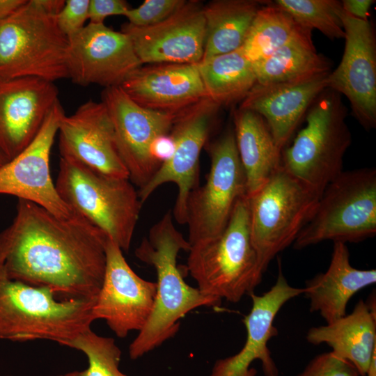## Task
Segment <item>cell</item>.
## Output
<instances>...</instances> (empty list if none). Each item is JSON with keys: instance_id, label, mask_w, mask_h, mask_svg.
Wrapping results in <instances>:
<instances>
[{"instance_id": "obj_1", "label": "cell", "mask_w": 376, "mask_h": 376, "mask_svg": "<svg viewBox=\"0 0 376 376\" xmlns=\"http://www.w3.org/2000/svg\"><path fill=\"white\" fill-rule=\"evenodd\" d=\"M107 239L75 212L60 217L18 199L12 224L0 233V267L10 279L47 288L60 298L96 301Z\"/></svg>"}, {"instance_id": "obj_2", "label": "cell", "mask_w": 376, "mask_h": 376, "mask_svg": "<svg viewBox=\"0 0 376 376\" xmlns=\"http://www.w3.org/2000/svg\"><path fill=\"white\" fill-rule=\"evenodd\" d=\"M173 218L171 211L166 212L135 249L139 260L154 267L157 281L152 312L129 347L132 359L173 338L180 329V320L191 311L221 304V299L203 294L184 281L177 258L180 251H189L191 245L175 227Z\"/></svg>"}, {"instance_id": "obj_3", "label": "cell", "mask_w": 376, "mask_h": 376, "mask_svg": "<svg viewBox=\"0 0 376 376\" xmlns=\"http://www.w3.org/2000/svg\"><path fill=\"white\" fill-rule=\"evenodd\" d=\"M63 0H26L0 20V78H68V38L56 15Z\"/></svg>"}, {"instance_id": "obj_4", "label": "cell", "mask_w": 376, "mask_h": 376, "mask_svg": "<svg viewBox=\"0 0 376 376\" xmlns=\"http://www.w3.org/2000/svg\"><path fill=\"white\" fill-rule=\"evenodd\" d=\"M95 302L60 298L47 288L10 279L0 267V340L67 346L91 329Z\"/></svg>"}, {"instance_id": "obj_5", "label": "cell", "mask_w": 376, "mask_h": 376, "mask_svg": "<svg viewBox=\"0 0 376 376\" xmlns=\"http://www.w3.org/2000/svg\"><path fill=\"white\" fill-rule=\"evenodd\" d=\"M249 228L246 195L237 201L221 233L191 245L187 268L203 294L237 303L260 284L264 272Z\"/></svg>"}, {"instance_id": "obj_6", "label": "cell", "mask_w": 376, "mask_h": 376, "mask_svg": "<svg viewBox=\"0 0 376 376\" xmlns=\"http://www.w3.org/2000/svg\"><path fill=\"white\" fill-rule=\"evenodd\" d=\"M75 212L127 251L143 203L129 178H113L73 159L61 157L55 183Z\"/></svg>"}, {"instance_id": "obj_7", "label": "cell", "mask_w": 376, "mask_h": 376, "mask_svg": "<svg viewBox=\"0 0 376 376\" xmlns=\"http://www.w3.org/2000/svg\"><path fill=\"white\" fill-rule=\"evenodd\" d=\"M347 115L341 95L324 90L308 108L306 125L283 149L281 167L322 193L343 171V157L352 143Z\"/></svg>"}, {"instance_id": "obj_8", "label": "cell", "mask_w": 376, "mask_h": 376, "mask_svg": "<svg viewBox=\"0 0 376 376\" xmlns=\"http://www.w3.org/2000/svg\"><path fill=\"white\" fill-rule=\"evenodd\" d=\"M321 194L281 166L248 196L251 239L263 272L310 221Z\"/></svg>"}, {"instance_id": "obj_9", "label": "cell", "mask_w": 376, "mask_h": 376, "mask_svg": "<svg viewBox=\"0 0 376 376\" xmlns=\"http://www.w3.org/2000/svg\"><path fill=\"white\" fill-rule=\"evenodd\" d=\"M375 234V169L343 171L323 190L293 246L302 249L326 240L357 243Z\"/></svg>"}, {"instance_id": "obj_10", "label": "cell", "mask_w": 376, "mask_h": 376, "mask_svg": "<svg viewBox=\"0 0 376 376\" xmlns=\"http://www.w3.org/2000/svg\"><path fill=\"white\" fill-rule=\"evenodd\" d=\"M208 152L210 168L206 182L191 191L187 202L190 245L221 233L237 201L246 195V178L233 130L209 145Z\"/></svg>"}, {"instance_id": "obj_11", "label": "cell", "mask_w": 376, "mask_h": 376, "mask_svg": "<svg viewBox=\"0 0 376 376\" xmlns=\"http://www.w3.org/2000/svg\"><path fill=\"white\" fill-rule=\"evenodd\" d=\"M102 102L110 115L129 180L141 189L161 166L152 155V145L157 137L169 134L176 118L141 107L120 86L104 88Z\"/></svg>"}, {"instance_id": "obj_12", "label": "cell", "mask_w": 376, "mask_h": 376, "mask_svg": "<svg viewBox=\"0 0 376 376\" xmlns=\"http://www.w3.org/2000/svg\"><path fill=\"white\" fill-rule=\"evenodd\" d=\"M142 65L127 34L88 23L68 38V78L76 84L120 86Z\"/></svg>"}, {"instance_id": "obj_13", "label": "cell", "mask_w": 376, "mask_h": 376, "mask_svg": "<svg viewBox=\"0 0 376 376\" xmlns=\"http://www.w3.org/2000/svg\"><path fill=\"white\" fill-rule=\"evenodd\" d=\"M218 108L207 98L175 119L171 133L175 142L171 157L138 191L143 203L159 186L175 183L178 193L172 214L180 224H186L187 199L191 191L198 186L199 157Z\"/></svg>"}, {"instance_id": "obj_14", "label": "cell", "mask_w": 376, "mask_h": 376, "mask_svg": "<svg viewBox=\"0 0 376 376\" xmlns=\"http://www.w3.org/2000/svg\"><path fill=\"white\" fill-rule=\"evenodd\" d=\"M345 48L337 68L327 77L328 88L348 100L352 114L366 130L376 127V38L369 21L344 11Z\"/></svg>"}, {"instance_id": "obj_15", "label": "cell", "mask_w": 376, "mask_h": 376, "mask_svg": "<svg viewBox=\"0 0 376 376\" xmlns=\"http://www.w3.org/2000/svg\"><path fill=\"white\" fill-rule=\"evenodd\" d=\"M64 114L58 100L34 139L0 166V195L34 203L60 217H68L73 212L58 195L49 169L51 150Z\"/></svg>"}, {"instance_id": "obj_16", "label": "cell", "mask_w": 376, "mask_h": 376, "mask_svg": "<svg viewBox=\"0 0 376 376\" xmlns=\"http://www.w3.org/2000/svg\"><path fill=\"white\" fill-rule=\"evenodd\" d=\"M156 290V282L138 276L121 249L108 237L104 281L93 308L95 320H105L118 338L139 331L152 312Z\"/></svg>"}, {"instance_id": "obj_17", "label": "cell", "mask_w": 376, "mask_h": 376, "mask_svg": "<svg viewBox=\"0 0 376 376\" xmlns=\"http://www.w3.org/2000/svg\"><path fill=\"white\" fill-rule=\"evenodd\" d=\"M121 31L130 38L142 65L197 64L204 52L205 21L199 1L185 4L162 22L148 26L129 23Z\"/></svg>"}, {"instance_id": "obj_18", "label": "cell", "mask_w": 376, "mask_h": 376, "mask_svg": "<svg viewBox=\"0 0 376 376\" xmlns=\"http://www.w3.org/2000/svg\"><path fill=\"white\" fill-rule=\"evenodd\" d=\"M304 292V288L288 283L279 260L276 281L271 288L260 295H249L252 306L242 320L246 331L242 348L233 356L217 360L210 376H258L257 370L251 368L256 360L260 361L264 376H279V369L268 348L269 340L278 335L274 319L286 302Z\"/></svg>"}, {"instance_id": "obj_19", "label": "cell", "mask_w": 376, "mask_h": 376, "mask_svg": "<svg viewBox=\"0 0 376 376\" xmlns=\"http://www.w3.org/2000/svg\"><path fill=\"white\" fill-rule=\"evenodd\" d=\"M61 157L79 162L106 175L129 178L120 157L113 125L105 104L88 100L61 119Z\"/></svg>"}, {"instance_id": "obj_20", "label": "cell", "mask_w": 376, "mask_h": 376, "mask_svg": "<svg viewBox=\"0 0 376 376\" xmlns=\"http://www.w3.org/2000/svg\"><path fill=\"white\" fill-rule=\"evenodd\" d=\"M58 96L54 82L0 78V152L8 161L34 139Z\"/></svg>"}, {"instance_id": "obj_21", "label": "cell", "mask_w": 376, "mask_h": 376, "mask_svg": "<svg viewBox=\"0 0 376 376\" xmlns=\"http://www.w3.org/2000/svg\"><path fill=\"white\" fill-rule=\"evenodd\" d=\"M138 105L176 118L207 99L197 64H148L120 85Z\"/></svg>"}, {"instance_id": "obj_22", "label": "cell", "mask_w": 376, "mask_h": 376, "mask_svg": "<svg viewBox=\"0 0 376 376\" xmlns=\"http://www.w3.org/2000/svg\"><path fill=\"white\" fill-rule=\"evenodd\" d=\"M329 74L291 82L256 84L239 108L251 110L264 118L282 152L313 102L328 88Z\"/></svg>"}, {"instance_id": "obj_23", "label": "cell", "mask_w": 376, "mask_h": 376, "mask_svg": "<svg viewBox=\"0 0 376 376\" xmlns=\"http://www.w3.org/2000/svg\"><path fill=\"white\" fill-rule=\"evenodd\" d=\"M375 282L376 270L354 267L346 244L336 242L329 267L306 281L303 295L309 299L310 311L328 324L345 316L350 299Z\"/></svg>"}, {"instance_id": "obj_24", "label": "cell", "mask_w": 376, "mask_h": 376, "mask_svg": "<svg viewBox=\"0 0 376 376\" xmlns=\"http://www.w3.org/2000/svg\"><path fill=\"white\" fill-rule=\"evenodd\" d=\"M375 296L360 299L352 312L324 325L310 328L306 340L310 344H326L335 355L350 363L359 376H366L376 351Z\"/></svg>"}, {"instance_id": "obj_25", "label": "cell", "mask_w": 376, "mask_h": 376, "mask_svg": "<svg viewBox=\"0 0 376 376\" xmlns=\"http://www.w3.org/2000/svg\"><path fill=\"white\" fill-rule=\"evenodd\" d=\"M233 116L235 144L250 196L281 167V151L259 114L238 108Z\"/></svg>"}, {"instance_id": "obj_26", "label": "cell", "mask_w": 376, "mask_h": 376, "mask_svg": "<svg viewBox=\"0 0 376 376\" xmlns=\"http://www.w3.org/2000/svg\"><path fill=\"white\" fill-rule=\"evenodd\" d=\"M263 4L256 0H214L203 6L205 36L202 60L240 49Z\"/></svg>"}, {"instance_id": "obj_27", "label": "cell", "mask_w": 376, "mask_h": 376, "mask_svg": "<svg viewBox=\"0 0 376 376\" xmlns=\"http://www.w3.org/2000/svg\"><path fill=\"white\" fill-rule=\"evenodd\" d=\"M207 97L217 105L242 101L256 84L253 63L240 49L197 63Z\"/></svg>"}, {"instance_id": "obj_28", "label": "cell", "mask_w": 376, "mask_h": 376, "mask_svg": "<svg viewBox=\"0 0 376 376\" xmlns=\"http://www.w3.org/2000/svg\"><path fill=\"white\" fill-rule=\"evenodd\" d=\"M253 64L256 84L261 85L295 81L331 71L330 60L317 52L312 38L292 41Z\"/></svg>"}, {"instance_id": "obj_29", "label": "cell", "mask_w": 376, "mask_h": 376, "mask_svg": "<svg viewBox=\"0 0 376 376\" xmlns=\"http://www.w3.org/2000/svg\"><path fill=\"white\" fill-rule=\"evenodd\" d=\"M312 38V31L298 24L274 3L258 10L240 49L252 63L260 61L288 43Z\"/></svg>"}, {"instance_id": "obj_30", "label": "cell", "mask_w": 376, "mask_h": 376, "mask_svg": "<svg viewBox=\"0 0 376 376\" xmlns=\"http://www.w3.org/2000/svg\"><path fill=\"white\" fill-rule=\"evenodd\" d=\"M274 3L311 31L318 29L329 39H344L341 1L276 0Z\"/></svg>"}, {"instance_id": "obj_31", "label": "cell", "mask_w": 376, "mask_h": 376, "mask_svg": "<svg viewBox=\"0 0 376 376\" xmlns=\"http://www.w3.org/2000/svg\"><path fill=\"white\" fill-rule=\"evenodd\" d=\"M67 346L82 352L88 359V366L84 370L68 373L65 376H127L118 369L121 350L113 338L99 336L91 328Z\"/></svg>"}, {"instance_id": "obj_32", "label": "cell", "mask_w": 376, "mask_h": 376, "mask_svg": "<svg viewBox=\"0 0 376 376\" xmlns=\"http://www.w3.org/2000/svg\"><path fill=\"white\" fill-rule=\"evenodd\" d=\"M185 2V0H146L140 6L130 8L125 16L131 25L151 26L168 18Z\"/></svg>"}, {"instance_id": "obj_33", "label": "cell", "mask_w": 376, "mask_h": 376, "mask_svg": "<svg viewBox=\"0 0 376 376\" xmlns=\"http://www.w3.org/2000/svg\"><path fill=\"white\" fill-rule=\"evenodd\" d=\"M297 376H359L355 368L332 352L316 355Z\"/></svg>"}, {"instance_id": "obj_34", "label": "cell", "mask_w": 376, "mask_h": 376, "mask_svg": "<svg viewBox=\"0 0 376 376\" xmlns=\"http://www.w3.org/2000/svg\"><path fill=\"white\" fill-rule=\"evenodd\" d=\"M90 0H67L63 8L56 15V23L61 31L68 38L86 25L88 19Z\"/></svg>"}, {"instance_id": "obj_35", "label": "cell", "mask_w": 376, "mask_h": 376, "mask_svg": "<svg viewBox=\"0 0 376 376\" xmlns=\"http://www.w3.org/2000/svg\"><path fill=\"white\" fill-rule=\"evenodd\" d=\"M130 8L124 0H90L88 19L90 23L102 24L107 17L125 16Z\"/></svg>"}, {"instance_id": "obj_36", "label": "cell", "mask_w": 376, "mask_h": 376, "mask_svg": "<svg viewBox=\"0 0 376 376\" xmlns=\"http://www.w3.org/2000/svg\"><path fill=\"white\" fill-rule=\"evenodd\" d=\"M175 148V142L170 134L157 137L152 145L151 152L154 159L161 165L172 155Z\"/></svg>"}, {"instance_id": "obj_37", "label": "cell", "mask_w": 376, "mask_h": 376, "mask_svg": "<svg viewBox=\"0 0 376 376\" xmlns=\"http://www.w3.org/2000/svg\"><path fill=\"white\" fill-rule=\"evenodd\" d=\"M374 0L341 1L343 11L348 15L363 21L368 20L369 11Z\"/></svg>"}, {"instance_id": "obj_38", "label": "cell", "mask_w": 376, "mask_h": 376, "mask_svg": "<svg viewBox=\"0 0 376 376\" xmlns=\"http://www.w3.org/2000/svg\"><path fill=\"white\" fill-rule=\"evenodd\" d=\"M26 0H0V20L8 17Z\"/></svg>"}, {"instance_id": "obj_39", "label": "cell", "mask_w": 376, "mask_h": 376, "mask_svg": "<svg viewBox=\"0 0 376 376\" xmlns=\"http://www.w3.org/2000/svg\"><path fill=\"white\" fill-rule=\"evenodd\" d=\"M366 376H376V351L372 355Z\"/></svg>"}, {"instance_id": "obj_40", "label": "cell", "mask_w": 376, "mask_h": 376, "mask_svg": "<svg viewBox=\"0 0 376 376\" xmlns=\"http://www.w3.org/2000/svg\"><path fill=\"white\" fill-rule=\"evenodd\" d=\"M7 161V159L0 152V166L5 164Z\"/></svg>"}]
</instances>
